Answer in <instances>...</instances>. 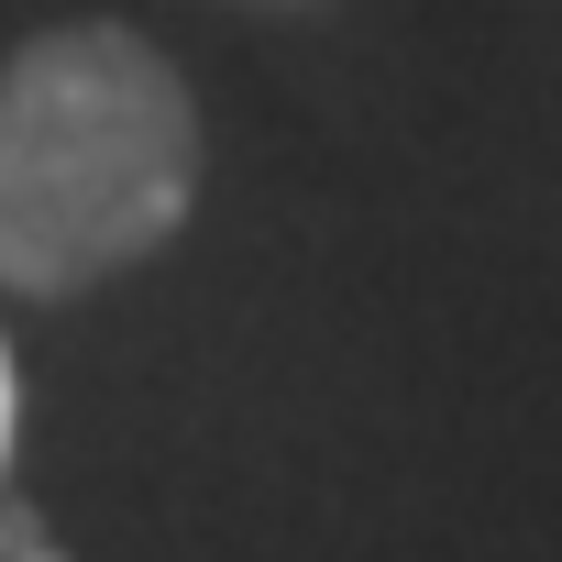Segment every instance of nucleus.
<instances>
[{
    "mask_svg": "<svg viewBox=\"0 0 562 562\" xmlns=\"http://www.w3.org/2000/svg\"><path fill=\"white\" fill-rule=\"evenodd\" d=\"M0 441H12V364H0Z\"/></svg>",
    "mask_w": 562,
    "mask_h": 562,
    "instance_id": "nucleus-2",
    "label": "nucleus"
},
{
    "mask_svg": "<svg viewBox=\"0 0 562 562\" xmlns=\"http://www.w3.org/2000/svg\"><path fill=\"white\" fill-rule=\"evenodd\" d=\"M210 177L199 100L133 23H45L0 56V288L89 299L155 265Z\"/></svg>",
    "mask_w": 562,
    "mask_h": 562,
    "instance_id": "nucleus-1",
    "label": "nucleus"
}]
</instances>
